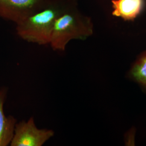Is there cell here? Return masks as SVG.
Listing matches in <instances>:
<instances>
[{
	"label": "cell",
	"instance_id": "5",
	"mask_svg": "<svg viewBox=\"0 0 146 146\" xmlns=\"http://www.w3.org/2000/svg\"><path fill=\"white\" fill-rule=\"evenodd\" d=\"M8 88H0V146L10 145L17 122L12 115L6 116L4 112V104L7 98Z\"/></svg>",
	"mask_w": 146,
	"mask_h": 146
},
{
	"label": "cell",
	"instance_id": "1",
	"mask_svg": "<svg viewBox=\"0 0 146 146\" xmlns=\"http://www.w3.org/2000/svg\"><path fill=\"white\" fill-rule=\"evenodd\" d=\"M75 5L76 0H52L42 10L16 24L17 35L27 42L49 45L56 20Z\"/></svg>",
	"mask_w": 146,
	"mask_h": 146
},
{
	"label": "cell",
	"instance_id": "4",
	"mask_svg": "<svg viewBox=\"0 0 146 146\" xmlns=\"http://www.w3.org/2000/svg\"><path fill=\"white\" fill-rule=\"evenodd\" d=\"M52 0H0V17L16 25L42 10Z\"/></svg>",
	"mask_w": 146,
	"mask_h": 146
},
{
	"label": "cell",
	"instance_id": "7",
	"mask_svg": "<svg viewBox=\"0 0 146 146\" xmlns=\"http://www.w3.org/2000/svg\"><path fill=\"white\" fill-rule=\"evenodd\" d=\"M131 78L146 90V51L141 54L131 69Z\"/></svg>",
	"mask_w": 146,
	"mask_h": 146
},
{
	"label": "cell",
	"instance_id": "2",
	"mask_svg": "<svg viewBox=\"0 0 146 146\" xmlns=\"http://www.w3.org/2000/svg\"><path fill=\"white\" fill-rule=\"evenodd\" d=\"M93 28L91 19L82 15L77 5H74L56 20L49 45L55 51L63 52L70 41L84 40L90 36Z\"/></svg>",
	"mask_w": 146,
	"mask_h": 146
},
{
	"label": "cell",
	"instance_id": "3",
	"mask_svg": "<svg viewBox=\"0 0 146 146\" xmlns=\"http://www.w3.org/2000/svg\"><path fill=\"white\" fill-rule=\"evenodd\" d=\"M55 135L52 129H40L33 117L17 122L11 146H42Z\"/></svg>",
	"mask_w": 146,
	"mask_h": 146
},
{
	"label": "cell",
	"instance_id": "6",
	"mask_svg": "<svg viewBox=\"0 0 146 146\" xmlns=\"http://www.w3.org/2000/svg\"><path fill=\"white\" fill-rule=\"evenodd\" d=\"M112 15L125 21H134L145 8V0H112Z\"/></svg>",
	"mask_w": 146,
	"mask_h": 146
}]
</instances>
